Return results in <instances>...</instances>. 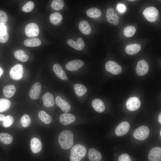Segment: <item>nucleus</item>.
<instances>
[{
    "instance_id": "obj_3",
    "label": "nucleus",
    "mask_w": 161,
    "mask_h": 161,
    "mask_svg": "<svg viewBox=\"0 0 161 161\" xmlns=\"http://www.w3.org/2000/svg\"><path fill=\"white\" fill-rule=\"evenodd\" d=\"M143 14L148 21L154 22L157 19L159 13L156 8L151 6L146 8L143 12Z\"/></svg>"
},
{
    "instance_id": "obj_34",
    "label": "nucleus",
    "mask_w": 161,
    "mask_h": 161,
    "mask_svg": "<svg viewBox=\"0 0 161 161\" xmlns=\"http://www.w3.org/2000/svg\"><path fill=\"white\" fill-rule=\"evenodd\" d=\"M64 2L62 0H53L51 4L52 9L56 10H60L62 9L64 6Z\"/></svg>"
},
{
    "instance_id": "obj_27",
    "label": "nucleus",
    "mask_w": 161,
    "mask_h": 161,
    "mask_svg": "<svg viewBox=\"0 0 161 161\" xmlns=\"http://www.w3.org/2000/svg\"><path fill=\"white\" fill-rule=\"evenodd\" d=\"M86 14L90 18H96L100 16L101 12L98 8L93 7L87 10L86 11Z\"/></svg>"
},
{
    "instance_id": "obj_26",
    "label": "nucleus",
    "mask_w": 161,
    "mask_h": 161,
    "mask_svg": "<svg viewBox=\"0 0 161 161\" xmlns=\"http://www.w3.org/2000/svg\"><path fill=\"white\" fill-rule=\"evenodd\" d=\"M16 88L13 85H10L5 86L3 90L4 96L7 98L13 97L16 92Z\"/></svg>"
},
{
    "instance_id": "obj_10",
    "label": "nucleus",
    "mask_w": 161,
    "mask_h": 161,
    "mask_svg": "<svg viewBox=\"0 0 161 161\" xmlns=\"http://www.w3.org/2000/svg\"><path fill=\"white\" fill-rule=\"evenodd\" d=\"M148 158L149 161H161V148L158 147L152 148L149 152Z\"/></svg>"
},
{
    "instance_id": "obj_33",
    "label": "nucleus",
    "mask_w": 161,
    "mask_h": 161,
    "mask_svg": "<svg viewBox=\"0 0 161 161\" xmlns=\"http://www.w3.org/2000/svg\"><path fill=\"white\" fill-rule=\"evenodd\" d=\"M10 102L8 99L5 98L0 99V112H4L10 107Z\"/></svg>"
},
{
    "instance_id": "obj_24",
    "label": "nucleus",
    "mask_w": 161,
    "mask_h": 161,
    "mask_svg": "<svg viewBox=\"0 0 161 161\" xmlns=\"http://www.w3.org/2000/svg\"><path fill=\"white\" fill-rule=\"evenodd\" d=\"M79 27L81 32L84 35H88L91 33V27L88 22L85 20H83L80 22Z\"/></svg>"
},
{
    "instance_id": "obj_31",
    "label": "nucleus",
    "mask_w": 161,
    "mask_h": 161,
    "mask_svg": "<svg viewBox=\"0 0 161 161\" xmlns=\"http://www.w3.org/2000/svg\"><path fill=\"white\" fill-rule=\"evenodd\" d=\"M39 119L44 123L49 124L52 120L51 117L44 111H41L38 114Z\"/></svg>"
},
{
    "instance_id": "obj_39",
    "label": "nucleus",
    "mask_w": 161,
    "mask_h": 161,
    "mask_svg": "<svg viewBox=\"0 0 161 161\" xmlns=\"http://www.w3.org/2000/svg\"><path fill=\"white\" fill-rule=\"evenodd\" d=\"M8 17L6 13L2 10H0V25H4L7 22Z\"/></svg>"
},
{
    "instance_id": "obj_19",
    "label": "nucleus",
    "mask_w": 161,
    "mask_h": 161,
    "mask_svg": "<svg viewBox=\"0 0 161 161\" xmlns=\"http://www.w3.org/2000/svg\"><path fill=\"white\" fill-rule=\"evenodd\" d=\"M44 105L46 107H52L54 105V101L52 95L49 92L45 93L42 97Z\"/></svg>"
},
{
    "instance_id": "obj_36",
    "label": "nucleus",
    "mask_w": 161,
    "mask_h": 161,
    "mask_svg": "<svg viewBox=\"0 0 161 161\" xmlns=\"http://www.w3.org/2000/svg\"><path fill=\"white\" fill-rule=\"evenodd\" d=\"M21 122L24 127L27 128L29 126L31 123V120L29 116L27 114L23 115L21 117Z\"/></svg>"
},
{
    "instance_id": "obj_28",
    "label": "nucleus",
    "mask_w": 161,
    "mask_h": 161,
    "mask_svg": "<svg viewBox=\"0 0 161 161\" xmlns=\"http://www.w3.org/2000/svg\"><path fill=\"white\" fill-rule=\"evenodd\" d=\"M24 45L28 47H36L40 46L41 41L38 38H34L25 40L24 41Z\"/></svg>"
},
{
    "instance_id": "obj_17",
    "label": "nucleus",
    "mask_w": 161,
    "mask_h": 161,
    "mask_svg": "<svg viewBox=\"0 0 161 161\" xmlns=\"http://www.w3.org/2000/svg\"><path fill=\"white\" fill-rule=\"evenodd\" d=\"M75 120V117L72 114L64 113L62 114L60 117V122L63 125H67L73 122Z\"/></svg>"
},
{
    "instance_id": "obj_30",
    "label": "nucleus",
    "mask_w": 161,
    "mask_h": 161,
    "mask_svg": "<svg viewBox=\"0 0 161 161\" xmlns=\"http://www.w3.org/2000/svg\"><path fill=\"white\" fill-rule=\"evenodd\" d=\"M63 17L61 14L58 12H55L51 14L49 17L50 22L53 24L59 23L62 21Z\"/></svg>"
},
{
    "instance_id": "obj_2",
    "label": "nucleus",
    "mask_w": 161,
    "mask_h": 161,
    "mask_svg": "<svg viewBox=\"0 0 161 161\" xmlns=\"http://www.w3.org/2000/svg\"><path fill=\"white\" fill-rule=\"evenodd\" d=\"M86 148L83 145L78 144L74 145L71 149L70 161H80L86 155Z\"/></svg>"
},
{
    "instance_id": "obj_37",
    "label": "nucleus",
    "mask_w": 161,
    "mask_h": 161,
    "mask_svg": "<svg viewBox=\"0 0 161 161\" xmlns=\"http://www.w3.org/2000/svg\"><path fill=\"white\" fill-rule=\"evenodd\" d=\"M14 121L13 117L10 115H7L5 117L3 121V126L5 128L10 126L13 123Z\"/></svg>"
},
{
    "instance_id": "obj_13",
    "label": "nucleus",
    "mask_w": 161,
    "mask_h": 161,
    "mask_svg": "<svg viewBox=\"0 0 161 161\" xmlns=\"http://www.w3.org/2000/svg\"><path fill=\"white\" fill-rule=\"evenodd\" d=\"M41 90V84L38 82L34 84L29 91V96L32 99L36 100L39 98Z\"/></svg>"
},
{
    "instance_id": "obj_4",
    "label": "nucleus",
    "mask_w": 161,
    "mask_h": 161,
    "mask_svg": "<svg viewBox=\"0 0 161 161\" xmlns=\"http://www.w3.org/2000/svg\"><path fill=\"white\" fill-rule=\"evenodd\" d=\"M150 133L149 128L146 126H141L136 129L133 133V136L136 139L143 140L146 139Z\"/></svg>"
},
{
    "instance_id": "obj_5",
    "label": "nucleus",
    "mask_w": 161,
    "mask_h": 161,
    "mask_svg": "<svg viewBox=\"0 0 161 161\" xmlns=\"http://www.w3.org/2000/svg\"><path fill=\"white\" fill-rule=\"evenodd\" d=\"M23 66L20 64L14 65L11 68L10 72L11 78L15 80H18L21 79L23 77Z\"/></svg>"
},
{
    "instance_id": "obj_1",
    "label": "nucleus",
    "mask_w": 161,
    "mask_h": 161,
    "mask_svg": "<svg viewBox=\"0 0 161 161\" xmlns=\"http://www.w3.org/2000/svg\"><path fill=\"white\" fill-rule=\"evenodd\" d=\"M58 141L61 147L64 149H68L72 146L74 142V135L72 132L66 130L60 134Z\"/></svg>"
},
{
    "instance_id": "obj_11",
    "label": "nucleus",
    "mask_w": 161,
    "mask_h": 161,
    "mask_svg": "<svg viewBox=\"0 0 161 161\" xmlns=\"http://www.w3.org/2000/svg\"><path fill=\"white\" fill-rule=\"evenodd\" d=\"M130 128L129 124L127 122H123L120 123L115 130L116 134L118 136L125 135L129 131Z\"/></svg>"
},
{
    "instance_id": "obj_8",
    "label": "nucleus",
    "mask_w": 161,
    "mask_h": 161,
    "mask_svg": "<svg viewBox=\"0 0 161 161\" xmlns=\"http://www.w3.org/2000/svg\"><path fill=\"white\" fill-rule=\"evenodd\" d=\"M126 105L127 109L129 110L133 111L137 110L140 108L141 103L138 98L133 97L128 100Z\"/></svg>"
},
{
    "instance_id": "obj_25",
    "label": "nucleus",
    "mask_w": 161,
    "mask_h": 161,
    "mask_svg": "<svg viewBox=\"0 0 161 161\" xmlns=\"http://www.w3.org/2000/svg\"><path fill=\"white\" fill-rule=\"evenodd\" d=\"M73 86L75 94L78 96H83L87 91L86 88L82 84L76 83L73 85Z\"/></svg>"
},
{
    "instance_id": "obj_38",
    "label": "nucleus",
    "mask_w": 161,
    "mask_h": 161,
    "mask_svg": "<svg viewBox=\"0 0 161 161\" xmlns=\"http://www.w3.org/2000/svg\"><path fill=\"white\" fill-rule=\"evenodd\" d=\"M34 7V3L32 1H29L23 6L22 9L24 12H29L31 11Z\"/></svg>"
},
{
    "instance_id": "obj_20",
    "label": "nucleus",
    "mask_w": 161,
    "mask_h": 161,
    "mask_svg": "<svg viewBox=\"0 0 161 161\" xmlns=\"http://www.w3.org/2000/svg\"><path fill=\"white\" fill-rule=\"evenodd\" d=\"M53 70L56 75L61 79L63 80H67V76L61 66L58 64L54 65Z\"/></svg>"
},
{
    "instance_id": "obj_32",
    "label": "nucleus",
    "mask_w": 161,
    "mask_h": 161,
    "mask_svg": "<svg viewBox=\"0 0 161 161\" xmlns=\"http://www.w3.org/2000/svg\"><path fill=\"white\" fill-rule=\"evenodd\" d=\"M13 141L12 137L7 133H0V141L4 144H8L11 143Z\"/></svg>"
},
{
    "instance_id": "obj_16",
    "label": "nucleus",
    "mask_w": 161,
    "mask_h": 161,
    "mask_svg": "<svg viewBox=\"0 0 161 161\" xmlns=\"http://www.w3.org/2000/svg\"><path fill=\"white\" fill-rule=\"evenodd\" d=\"M56 103L61 109L65 113L68 112L71 109L69 103L66 101L62 99L60 96H57L55 98Z\"/></svg>"
},
{
    "instance_id": "obj_21",
    "label": "nucleus",
    "mask_w": 161,
    "mask_h": 161,
    "mask_svg": "<svg viewBox=\"0 0 161 161\" xmlns=\"http://www.w3.org/2000/svg\"><path fill=\"white\" fill-rule=\"evenodd\" d=\"M141 48V46L139 44H130L126 46L125 51L128 55H134L138 53L140 50Z\"/></svg>"
},
{
    "instance_id": "obj_41",
    "label": "nucleus",
    "mask_w": 161,
    "mask_h": 161,
    "mask_svg": "<svg viewBox=\"0 0 161 161\" xmlns=\"http://www.w3.org/2000/svg\"><path fill=\"white\" fill-rule=\"evenodd\" d=\"M118 161H131L129 156L126 154H123L118 157Z\"/></svg>"
},
{
    "instance_id": "obj_9",
    "label": "nucleus",
    "mask_w": 161,
    "mask_h": 161,
    "mask_svg": "<svg viewBox=\"0 0 161 161\" xmlns=\"http://www.w3.org/2000/svg\"><path fill=\"white\" fill-rule=\"evenodd\" d=\"M149 70V66L146 61L144 60L139 61L137 64L136 71L139 76H143L146 74Z\"/></svg>"
},
{
    "instance_id": "obj_42",
    "label": "nucleus",
    "mask_w": 161,
    "mask_h": 161,
    "mask_svg": "<svg viewBox=\"0 0 161 161\" xmlns=\"http://www.w3.org/2000/svg\"><path fill=\"white\" fill-rule=\"evenodd\" d=\"M117 8L118 11L121 13H124L127 8L126 6L123 4L118 3L117 5Z\"/></svg>"
},
{
    "instance_id": "obj_22",
    "label": "nucleus",
    "mask_w": 161,
    "mask_h": 161,
    "mask_svg": "<svg viewBox=\"0 0 161 161\" xmlns=\"http://www.w3.org/2000/svg\"><path fill=\"white\" fill-rule=\"evenodd\" d=\"M92 106L95 111L100 113L103 112L105 109L103 102L98 98L95 99L92 101Z\"/></svg>"
},
{
    "instance_id": "obj_47",
    "label": "nucleus",
    "mask_w": 161,
    "mask_h": 161,
    "mask_svg": "<svg viewBox=\"0 0 161 161\" xmlns=\"http://www.w3.org/2000/svg\"><path fill=\"white\" fill-rule=\"evenodd\" d=\"M160 135H161V131H160Z\"/></svg>"
},
{
    "instance_id": "obj_14",
    "label": "nucleus",
    "mask_w": 161,
    "mask_h": 161,
    "mask_svg": "<svg viewBox=\"0 0 161 161\" xmlns=\"http://www.w3.org/2000/svg\"><path fill=\"white\" fill-rule=\"evenodd\" d=\"M84 62L80 60H75L67 63L66 65V69L70 71H75L83 66Z\"/></svg>"
},
{
    "instance_id": "obj_23",
    "label": "nucleus",
    "mask_w": 161,
    "mask_h": 161,
    "mask_svg": "<svg viewBox=\"0 0 161 161\" xmlns=\"http://www.w3.org/2000/svg\"><path fill=\"white\" fill-rule=\"evenodd\" d=\"M89 161H100L102 156L101 153L94 148H90L89 151Z\"/></svg>"
},
{
    "instance_id": "obj_7",
    "label": "nucleus",
    "mask_w": 161,
    "mask_h": 161,
    "mask_svg": "<svg viewBox=\"0 0 161 161\" xmlns=\"http://www.w3.org/2000/svg\"><path fill=\"white\" fill-rule=\"evenodd\" d=\"M26 35L30 37L37 36L39 32V28L36 24L31 23L27 24L25 28Z\"/></svg>"
},
{
    "instance_id": "obj_40",
    "label": "nucleus",
    "mask_w": 161,
    "mask_h": 161,
    "mask_svg": "<svg viewBox=\"0 0 161 161\" xmlns=\"http://www.w3.org/2000/svg\"><path fill=\"white\" fill-rule=\"evenodd\" d=\"M9 38V35L7 32L5 33H0V42L4 43L7 42Z\"/></svg>"
},
{
    "instance_id": "obj_35",
    "label": "nucleus",
    "mask_w": 161,
    "mask_h": 161,
    "mask_svg": "<svg viewBox=\"0 0 161 161\" xmlns=\"http://www.w3.org/2000/svg\"><path fill=\"white\" fill-rule=\"evenodd\" d=\"M136 32L135 28L132 26H129L126 27L123 30L124 35L128 38L133 36Z\"/></svg>"
},
{
    "instance_id": "obj_29",
    "label": "nucleus",
    "mask_w": 161,
    "mask_h": 161,
    "mask_svg": "<svg viewBox=\"0 0 161 161\" xmlns=\"http://www.w3.org/2000/svg\"><path fill=\"white\" fill-rule=\"evenodd\" d=\"M14 56L16 59L23 62L26 61L28 59V56L27 54L21 50L16 51L14 53Z\"/></svg>"
},
{
    "instance_id": "obj_6",
    "label": "nucleus",
    "mask_w": 161,
    "mask_h": 161,
    "mask_svg": "<svg viewBox=\"0 0 161 161\" xmlns=\"http://www.w3.org/2000/svg\"><path fill=\"white\" fill-rule=\"evenodd\" d=\"M106 70L114 75L120 74L122 71L121 66L117 63L113 61H109L106 64Z\"/></svg>"
},
{
    "instance_id": "obj_18",
    "label": "nucleus",
    "mask_w": 161,
    "mask_h": 161,
    "mask_svg": "<svg viewBox=\"0 0 161 161\" xmlns=\"http://www.w3.org/2000/svg\"><path fill=\"white\" fill-rule=\"evenodd\" d=\"M30 147L32 151L34 153L36 154L41 151L42 148V145L39 139L36 137H34L31 140Z\"/></svg>"
},
{
    "instance_id": "obj_12",
    "label": "nucleus",
    "mask_w": 161,
    "mask_h": 161,
    "mask_svg": "<svg viewBox=\"0 0 161 161\" xmlns=\"http://www.w3.org/2000/svg\"><path fill=\"white\" fill-rule=\"evenodd\" d=\"M106 17L107 21L111 24L116 25L119 23V17L112 8H109L107 10Z\"/></svg>"
},
{
    "instance_id": "obj_15",
    "label": "nucleus",
    "mask_w": 161,
    "mask_h": 161,
    "mask_svg": "<svg viewBox=\"0 0 161 161\" xmlns=\"http://www.w3.org/2000/svg\"><path fill=\"white\" fill-rule=\"evenodd\" d=\"M67 43L68 45L78 50H80L83 49L85 45L84 41L81 37L79 38L76 41H75L71 39H69L67 41Z\"/></svg>"
},
{
    "instance_id": "obj_44",
    "label": "nucleus",
    "mask_w": 161,
    "mask_h": 161,
    "mask_svg": "<svg viewBox=\"0 0 161 161\" xmlns=\"http://www.w3.org/2000/svg\"><path fill=\"white\" fill-rule=\"evenodd\" d=\"M5 116L2 114H0V121H3L5 118Z\"/></svg>"
},
{
    "instance_id": "obj_46",
    "label": "nucleus",
    "mask_w": 161,
    "mask_h": 161,
    "mask_svg": "<svg viewBox=\"0 0 161 161\" xmlns=\"http://www.w3.org/2000/svg\"><path fill=\"white\" fill-rule=\"evenodd\" d=\"M3 73V70L0 67V77Z\"/></svg>"
},
{
    "instance_id": "obj_43",
    "label": "nucleus",
    "mask_w": 161,
    "mask_h": 161,
    "mask_svg": "<svg viewBox=\"0 0 161 161\" xmlns=\"http://www.w3.org/2000/svg\"><path fill=\"white\" fill-rule=\"evenodd\" d=\"M7 31V28L4 25H0V32Z\"/></svg>"
},
{
    "instance_id": "obj_45",
    "label": "nucleus",
    "mask_w": 161,
    "mask_h": 161,
    "mask_svg": "<svg viewBox=\"0 0 161 161\" xmlns=\"http://www.w3.org/2000/svg\"><path fill=\"white\" fill-rule=\"evenodd\" d=\"M158 120L159 123L161 124V114L159 115V116L158 117Z\"/></svg>"
}]
</instances>
